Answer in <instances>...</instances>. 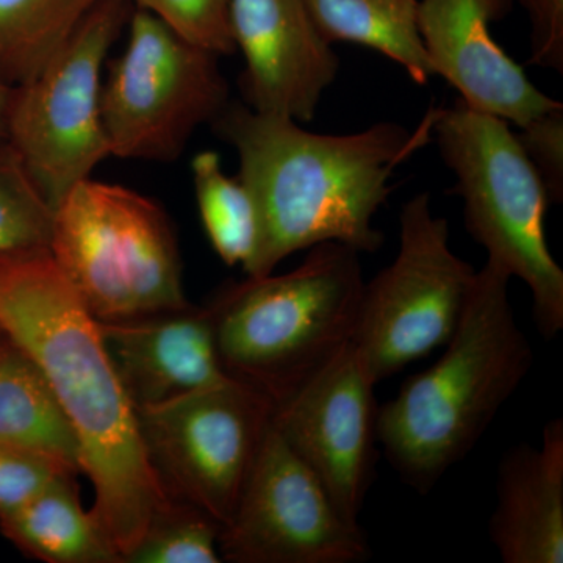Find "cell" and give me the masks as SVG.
Here are the masks:
<instances>
[{
    "label": "cell",
    "mask_w": 563,
    "mask_h": 563,
    "mask_svg": "<svg viewBox=\"0 0 563 563\" xmlns=\"http://www.w3.org/2000/svg\"><path fill=\"white\" fill-rule=\"evenodd\" d=\"M492 542L504 563L563 562V421L540 446L517 444L499 463Z\"/></svg>",
    "instance_id": "2e32d148"
},
{
    "label": "cell",
    "mask_w": 563,
    "mask_h": 563,
    "mask_svg": "<svg viewBox=\"0 0 563 563\" xmlns=\"http://www.w3.org/2000/svg\"><path fill=\"white\" fill-rule=\"evenodd\" d=\"M11 91H13V87L0 80V139H7Z\"/></svg>",
    "instance_id": "83f0119b"
},
{
    "label": "cell",
    "mask_w": 563,
    "mask_h": 563,
    "mask_svg": "<svg viewBox=\"0 0 563 563\" xmlns=\"http://www.w3.org/2000/svg\"><path fill=\"white\" fill-rule=\"evenodd\" d=\"M49 251L98 321L190 306L173 222L132 188L92 177L74 185L55 207Z\"/></svg>",
    "instance_id": "8992f818"
},
{
    "label": "cell",
    "mask_w": 563,
    "mask_h": 563,
    "mask_svg": "<svg viewBox=\"0 0 563 563\" xmlns=\"http://www.w3.org/2000/svg\"><path fill=\"white\" fill-rule=\"evenodd\" d=\"M509 282L485 263L442 357L379 407L385 457L420 495L472 453L531 372L533 350L515 321Z\"/></svg>",
    "instance_id": "3957f363"
},
{
    "label": "cell",
    "mask_w": 563,
    "mask_h": 563,
    "mask_svg": "<svg viewBox=\"0 0 563 563\" xmlns=\"http://www.w3.org/2000/svg\"><path fill=\"white\" fill-rule=\"evenodd\" d=\"M363 284L361 252L322 243L290 273L228 285L209 306L222 368L287 398L351 342Z\"/></svg>",
    "instance_id": "277c9868"
},
{
    "label": "cell",
    "mask_w": 563,
    "mask_h": 563,
    "mask_svg": "<svg viewBox=\"0 0 563 563\" xmlns=\"http://www.w3.org/2000/svg\"><path fill=\"white\" fill-rule=\"evenodd\" d=\"M66 473L77 474L43 455L0 446V515L31 501Z\"/></svg>",
    "instance_id": "d4e9b609"
},
{
    "label": "cell",
    "mask_w": 563,
    "mask_h": 563,
    "mask_svg": "<svg viewBox=\"0 0 563 563\" xmlns=\"http://www.w3.org/2000/svg\"><path fill=\"white\" fill-rule=\"evenodd\" d=\"M432 136L454 173L466 231L487 262L525 282L540 335L554 339L563 331V272L548 246L551 201L517 133L459 98L433 109Z\"/></svg>",
    "instance_id": "5b68a950"
},
{
    "label": "cell",
    "mask_w": 563,
    "mask_h": 563,
    "mask_svg": "<svg viewBox=\"0 0 563 563\" xmlns=\"http://www.w3.org/2000/svg\"><path fill=\"white\" fill-rule=\"evenodd\" d=\"M229 31L243 55L246 106L299 124L312 121L340 60L306 0H231Z\"/></svg>",
    "instance_id": "4fadbf2b"
},
{
    "label": "cell",
    "mask_w": 563,
    "mask_h": 563,
    "mask_svg": "<svg viewBox=\"0 0 563 563\" xmlns=\"http://www.w3.org/2000/svg\"><path fill=\"white\" fill-rule=\"evenodd\" d=\"M273 410L268 396L231 377L136 415L144 450L166 495L224 526L272 424Z\"/></svg>",
    "instance_id": "30bf717a"
},
{
    "label": "cell",
    "mask_w": 563,
    "mask_h": 563,
    "mask_svg": "<svg viewBox=\"0 0 563 563\" xmlns=\"http://www.w3.org/2000/svg\"><path fill=\"white\" fill-rule=\"evenodd\" d=\"M132 10V0H101L46 68L11 91L7 140L54 210L111 157L101 114L103 65Z\"/></svg>",
    "instance_id": "ba28073f"
},
{
    "label": "cell",
    "mask_w": 563,
    "mask_h": 563,
    "mask_svg": "<svg viewBox=\"0 0 563 563\" xmlns=\"http://www.w3.org/2000/svg\"><path fill=\"white\" fill-rule=\"evenodd\" d=\"M2 333H3V332H2V329H0V335H2Z\"/></svg>",
    "instance_id": "f1b7e54d"
},
{
    "label": "cell",
    "mask_w": 563,
    "mask_h": 563,
    "mask_svg": "<svg viewBox=\"0 0 563 563\" xmlns=\"http://www.w3.org/2000/svg\"><path fill=\"white\" fill-rule=\"evenodd\" d=\"M0 446L29 451L80 472L73 424L36 362L0 335Z\"/></svg>",
    "instance_id": "e0dca14e"
},
{
    "label": "cell",
    "mask_w": 563,
    "mask_h": 563,
    "mask_svg": "<svg viewBox=\"0 0 563 563\" xmlns=\"http://www.w3.org/2000/svg\"><path fill=\"white\" fill-rule=\"evenodd\" d=\"M395 261L363 284L352 333L358 357L379 384L450 342L472 295L476 269L450 246V224L429 192L404 203Z\"/></svg>",
    "instance_id": "9c48e42d"
},
{
    "label": "cell",
    "mask_w": 563,
    "mask_h": 563,
    "mask_svg": "<svg viewBox=\"0 0 563 563\" xmlns=\"http://www.w3.org/2000/svg\"><path fill=\"white\" fill-rule=\"evenodd\" d=\"M510 9L512 0H420L418 29L433 76L472 109L523 129L563 103L540 91L493 38L492 22Z\"/></svg>",
    "instance_id": "5bb4252c"
},
{
    "label": "cell",
    "mask_w": 563,
    "mask_h": 563,
    "mask_svg": "<svg viewBox=\"0 0 563 563\" xmlns=\"http://www.w3.org/2000/svg\"><path fill=\"white\" fill-rule=\"evenodd\" d=\"M531 20V63L563 70V0H520Z\"/></svg>",
    "instance_id": "4316f807"
},
{
    "label": "cell",
    "mask_w": 563,
    "mask_h": 563,
    "mask_svg": "<svg viewBox=\"0 0 563 563\" xmlns=\"http://www.w3.org/2000/svg\"><path fill=\"white\" fill-rule=\"evenodd\" d=\"M129 36L102 80L101 114L111 157L169 163L231 102L217 52L133 7Z\"/></svg>",
    "instance_id": "52a82bcc"
},
{
    "label": "cell",
    "mask_w": 563,
    "mask_h": 563,
    "mask_svg": "<svg viewBox=\"0 0 563 563\" xmlns=\"http://www.w3.org/2000/svg\"><path fill=\"white\" fill-rule=\"evenodd\" d=\"M101 0H0V80L16 87L46 68Z\"/></svg>",
    "instance_id": "ffe728a7"
},
{
    "label": "cell",
    "mask_w": 563,
    "mask_h": 563,
    "mask_svg": "<svg viewBox=\"0 0 563 563\" xmlns=\"http://www.w3.org/2000/svg\"><path fill=\"white\" fill-rule=\"evenodd\" d=\"M203 231L222 262L246 272L258 243V217L246 185L222 169L220 155L202 151L191 162Z\"/></svg>",
    "instance_id": "44dd1931"
},
{
    "label": "cell",
    "mask_w": 563,
    "mask_h": 563,
    "mask_svg": "<svg viewBox=\"0 0 563 563\" xmlns=\"http://www.w3.org/2000/svg\"><path fill=\"white\" fill-rule=\"evenodd\" d=\"M121 383L136 410L231 379L218 355L210 307L187 306L122 321H99Z\"/></svg>",
    "instance_id": "9a60e30c"
},
{
    "label": "cell",
    "mask_w": 563,
    "mask_h": 563,
    "mask_svg": "<svg viewBox=\"0 0 563 563\" xmlns=\"http://www.w3.org/2000/svg\"><path fill=\"white\" fill-rule=\"evenodd\" d=\"M54 209L7 139H0V254L49 247Z\"/></svg>",
    "instance_id": "7402d4cb"
},
{
    "label": "cell",
    "mask_w": 563,
    "mask_h": 563,
    "mask_svg": "<svg viewBox=\"0 0 563 563\" xmlns=\"http://www.w3.org/2000/svg\"><path fill=\"white\" fill-rule=\"evenodd\" d=\"M329 44L352 43L398 63L418 85L433 76L418 29L420 0H306Z\"/></svg>",
    "instance_id": "d6986e66"
},
{
    "label": "cell",
    "mask_w": 563,
    "mask_h": 563,
    "mask_svg": "<svg viewBox=\"0 0 563 563\" xmlns=\"http://www.w3.org/2000/svg\"><path fill=\"white\" fill-rule=\"evenodd\" d=\"M231 0H132L133 7L151 11L185 38L217 52H235L229 31Z\"/></svg>",
    "instance_id": "cb8c5ba5"
},
{
    "label": "cell",
    "mask_w": 563,
    "mask_h": 563,
    "mask_svg": "<svg viewBox=\"0 0 563 563\" xmlns=\"http://www.w3.org/2000/svg\"><path fill=\"white\" fill-rule=\"evenodd\" d=\"M517 139L542 177L551 203H562L563 106L529 122L517 133Z\"/></svg>",
    "instance_id": "484cf974"
},
{
    "label": "cell",
    "mask_w": 563,
    "mask_h": 563,
    "mask_svg": "<svg viewBox=\"0 0 563 563\" xmlns=\"http://www.w3.org/2000/svg\"><path fill=\"white\" fill-rule=\"evenodd\" d=\"M76 476L63 474L31 501L0 515V532L36 561L122 563L95 515L81 507Z\"/></svg>",
    "instance_id": "ac0fdd59"
},
{
    "label": "cell",
    "mask_w": 563,
    "mask_h": 563,
    "mask_svg": "<svg viewBox=\"0 0 563 563\" xmlns=\"http://www.w3.org/2000/svg\"><path fill=\"white\" fill-rule=\"evenodd\" d=\"M433 109L418 128L379 122L350 135H322L299 122L229 102L211 125L232 144L258 217V243L246 276L262 277L295 252L340 243L376 252L373 225L393 191L395 169L432 139Z\"/></svg>",
    "instance_id": "7a4b0ae2"
},
{
    "label": "cell",
    "mask_w": 563,
    "mask_h": 563,
    "mask_svg": "<svg viewBox=\"0 0 563 563\" xmlns=\"http://www.w3.org/2000/svg\"><path fill=\"white\" fill-rule=\"evenodd\" d=\"M218 547L232 563H361L372 555L361 525L343 517L273 422Z\"/></svg>",
    "instance_id": "8fae6325"
},
{
    "label": "cell",
    "mask_w": 563,
    "mask_h": 563,
    "mask_svg": "<svg viewBox=\"0 0 563 563\" xmlns=\"http://www.w3.org/2000/svg\"><path fill=\"white\" fill-rule=\"evenodd\" d=\"M0 329L36 362L73 424L80 472L95 487L91 514L124 562L173 499L147 459L101 324L49 247L0 254Z\"/></svg>",
    "instance_id": "6da1fadb"
},
{
    "label": "cell",
    "mask_w": 563,
    "mask_h": 563,
    "mask_svg": "<svg viewBox=\"0 0 563 563\" xmlns=\"http://www.w3.org/2000/svg\"><path fill=\"white\" fill-rule=\"evenodd\" d=\"M376 385L350 342L274 404V428L352 523H358L376 473Z\"/></svg>",
    "instance_id": "7c38bea8"
},
{
    "label": "cell",
    "mask_w": 563,
    "mask_h": 563,
    "mask_svg": "<svg viewBox=\"0 0 563 563\" xmlns=\"http://www.w3.org/2000/svg\"><path fill=\"white\" fill-rule=\"evenodd\" d=\"M220 523L190 504L173 501L152 520L125 563H220Z\"/></svg>",
    "instance_id": "603a6c76"
}]
</instances>
